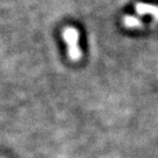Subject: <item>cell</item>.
<instances>
[{"label": "cell", "instance_id": "1", "mask_svg": "<svg viewBox=\"0 0 158 158\" xmlns=\"http://www.w3.org/2000/svg\"><path fill=\"white\" fill-rule=\"evenodd\" d=\"M63 39L69 45V56L72 60L76 61L81 56V51L79 47V32L73 27L66 28L63 32Z\"/></svg>", "mask_w": 158, "mask_h": 158}, {"label": "cell", "instance_id": "3", "mask_svg": "<svg viewBox=\"0 0 158 158\" xmlns=\"http://www.w3.org/2000/svg\"><path fill=\"white\" fill-rule=\"evenodd\" d=\"M123 23H124V25L127 27H138V26H142L141 21L132 17H127L123 20Z\"/></svg>", "mask_w": 158, "mask_h": 158}, {"label": "cell", "instance_id": "2", "mask_svg": "<svg viewBox=\"0 0 158 158\" xmlns=\"http://www.w3.org/2000/svg\"><path fill=\"white\" fill-rule=\"evenodd\" d=\"M136 10L139 14H143V15H145V14L152 15L158 21V7H156V6L147 5V4H138L136 6Z\"/></svg>", "mask_w": 158, "mask_h": 158}]
</instances>
